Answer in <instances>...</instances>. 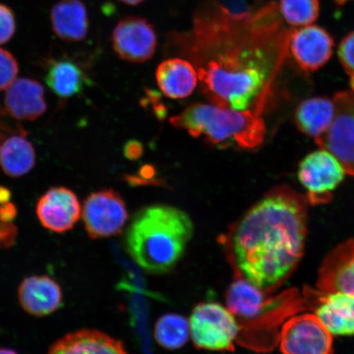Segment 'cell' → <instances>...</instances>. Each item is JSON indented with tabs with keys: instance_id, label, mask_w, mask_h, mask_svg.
Listing matches in <instances>:
<instances>
[{
	"instance_id": "cell-1",
	"label": "cell",
	"mask_w": 354,
	"mask_h": 354,
	"mask_svg": "<svg viewBox=\"0 0 354 354\" xmlns=\"http://www.w3.org/2000/svg\"><path fill=\"white\" fill-rule=\"evenodd\" d=\"M308 205L306 198L281 185L252 207L234 229L236 267L243 279L266 293L284 285L302 260Z\"/></svg>"
},
{
	"instance_id": "cell-2",
	"label": "cell",
	"mask_w": 354,
	"mask_h": 354,
	"mask_svg": "<svg viewBox=\"0 0 354 354\" xmlns=\"http://www.w3.org/2000/svg\"><path fill=\"white\" fill-rule=\"evenodd\" d=\"M193 234V221L187 212L169 205H152L132 219L125 246L140 268L160 275L178 263Z\"/></svg>"
},
{
	"instance_id": "cell-3",
	"label": "cell",
	"mask_w": 354,
	"mask_h": 354,
	"mask_svg": "<svg viewBox=\"0 0 354 354\" xmlns=\"http://www.w3.org/2000/svg\"><path fill=\"white\" fill-rule=\"evenodd\" d=\"M170 122L194 138L203 137L210 145L225 148L236 145L254 149L266 134L263 118L259 112L237 111L216 104L197 103L171 117Z\"/></svg>"
},
{
	"instance_id": "cell-4",
	"label": "cell",
	"mask_w": 354,
	"mask_h": 354,
	"mask_svg": "<svg viewBox=\"0 0 354 354\" xmlns=\"http://www.w3.org/2000/svg\"><path fill=\"white\" fill-rule=\"evenodd\" d=\"M234 317L227 308L220 304H198L189 321L194 344L206 351H233L241 330Z\"/></svg>"
},
{
	"instance_id": "cell-5",
	"label": "cell",
	"mask_w": 354,
	"mask_h": 354,
	"mask_svg": "<svg viewBox=\"0 0 354 354\" xmlns=\"http://www.w3.org/2000/svg\"><path fill=\"white\" fill-rule=\"evenodd\" d=\"M345 174L346 171L338 159L323 149L308 154L298 169V178L307 190L305 198L310 205L329 203Z\"/></svg>"
},
{
	"instance_id": "cell-6",
	"label": "cell",
	"mask_w": 354,
	"mask_h": 354,
	"mask_svg": "<svg viewBox=\"0 0 354 354\" xmlns=\"http://www.w3.org/2000/svg\"><path fill=\"white\" fill-rule=\"evenodd\" d=\"M333 100V121L315 141L338 159L347 174L354 176V92L336 93Z\"/></svg>"
},
{
	"instance_id": "cell-7",
	"label": "cell",
	"mask_w": 354,
	"mask_h": 354,
	"mask_svg": "<svg viewBox=\"0 0 354 354\" xmlns=\"http://www.w3.org/2000/svg\"><path fill=\"white\" fill-rule=\"evenodd\" d=\"M82 216L88 236L94 240L116 236L128 220L125 203L113 189L91 194L84 201Z\"/></svg>"
},
{
	"instance_id": "cell-8",
	"label": "cell",
	"mask_w": 354,
	"mask_h": 354,
	"mask_svg": "<svg viewBox=\"0 0 354 354\" xmlns=\"http://www.w3.org/2000/svg\"><path fill=\"white\" fill-rule=\"evenodd\" d=\"M332 336L315 314L304 313L284 323L279 342L283 354H334Z\"/></svg>"
},
{
	"instance_id": "cell-9",
	"label": "cell",
	"mask_w": 354,
	"mask_h": 354,
	"mask_svg": "<svg viewBox=\"0 0 354 354\" xmlns=\"http://www.w3.org/2000/svg\"><path fill=\"white\" fill-rule=\"evenodd\" d=\"M113 47L120 59L140 64L151 59L158 44L153 26L144 17L128 16L113 29Z\"/></svg>"
},
{
	"instance_id": "cell-10",
	"label": "cell",
	"mask_w": 354,
	"mask_h": 354,
	"mask_svg": "<svg viewBox=\"0 0 354 354\" xmlns=\"http://www.w3.org/2000/svg\"><path fill=\"white\" fill-rule=\"evenodd\" d=\"M333 38L320 26L309 25L290 30L288 50L304 72H316L324 66L333 54Z\"/></svg>"
},
{
	"instance_id": "cell-11",
	"label": "cell",
	"mask_w": 354,
	"mask_h": 354,
	"mask_svg": "<svg viewBox=\"0 0 354 354\" xmlns=\"http://www.w3.org/2000/svg\"><path fill=\"white\" fill-rule=\"evenodd\" d=\"M37 215L44 228L55 233L70 231L82 215V207L72 190L52 187L39 198Z\"/></svg>"
},
{
	"instance_id": "cell-12",
	"label": "cell",
	"mask_w": 354,
	"mask_h": 354,
	"mask_svg": "<svg viewBox=\"0 0 354 354\" xmlns=\"http://www.w3.org/2000/svg\"><path fill=\"white\" fill-rule=\"evenodd\" d=\"M321 293H342L354 296V238L339 243L321 265L317 280Z\"/></svg>"
},
{
	"instance_id": "cell-13",
	"label": "cell",
	"mask_w": 354,
	"mask_h": 354,
	"mask_svg": "<svg viewBox=\"0 0 354 354\" xmlns=\"http://www.w3.org/2000/svg\"><path fill=\"white\" fill-rule=\"evenodd\" d=\"M4 109L17 120H37L47 109L41 84L30 78L16 79L7 88Z\"/></svg>"
},
{
	"instance_id": "cell-14",
	"label": "cell",
	"mask_w": 354,
	"mask_h": 354,
	"mask_svg": "<svg viewBox=\"0 0 354 354\" xmlns=\"http://www.w3.org/2000/svg\"><path fill=\"white\" fill-rule=\"evenodd\" d=\"M19 303L30 315H50L61 307L63 293L61 287L50 277L32 276L26 277L19 289Z\"/></svg>"
},
{
	"instance_id": "cell-15",
	"label": "cell",
	"mask_w": 354,
	"mask_h": 354,
	"mask_svg": "<svg viewBox=\"0 0 354 354\" xmlns=\"http://www.w3.org/2000/svg\"><path fill=\"white\" fill-rule=\"evenodd\" d=\"M314 314L332 335H354V296L318 291Z\"/></svg>"
},
{
	"instance_id": "cell-16",
	"label": "cell",
	"mask_w": 354,
	"mask_h": 354,
	"mask_svg": "<svg viewBox=\"0 0 354 354\" xmlns=\"http://www.w3.org/2000/svg\"><path fill=\"white\" fill-rule=\"evenodd\" d=\"M48 354H128L119 340L96 330H81L57 342Z\"/></svg>"
},
{
	"instance_id": "cell-17",
	"label": "cell",
	"mask_w": 354,
	"mask_h": 354,
	"mask_svg": "<svg viewBox=\"0 0 354 354\" xmlns=\"http://www.w3.org/2000/svg\"><path fill=\"white\" fill-rule=\"evenodd\" d=\"M198 73L189 61L179 57L163 61L156 71L159 88L167 98H187L197 86Z\"/></svg>"
},
{
	"instance_id": "cell-18",
	"label": "cell",
	"mask_w": 354,
	"mask_h": 354,
	"mask_svg": "<svg viewBox=\"0 0 354 354\" xmlns=\"http://www.w3.org/2000/svg\"><path fill=\"white\" fill-rule=\"evenodd\" d=\"M53 30L66 41H81L86 37L88 17L85 3L81 0H60L52 8Z\"/></svg>"
},
{
	"instance_id": "cell-19",
	"label": "cell",
	"mask_w": 354,
	"mask_h": 354,
	"mask_svg": "<svg viewBox=\"0 0 354 354\" xmlns=\"http://www.w3.org/2000/svg\"><path fill=\"white\" fill-rule=\"evenodd\" d=\"M46 82L61 99H69L83 91L87 78L82 66L68 57L48 60Z\"/></svg>"
},
{
	"instance_id": "cell-20",
	"label": "cell",
	"mask_w": 354,
	"mask_h": 354,
	"mask_svg": "<svg viewBox=\"0 0 354 354\" xmlns=\"http://www.w3.org/2000/svg\"><path fill=\"white\" fill-rule=\"evenodd\" d=\"M334 115L333 100L313 97L301 102L296 109L295 125L303 134L316 140L328 129Z\"/></svg>"
},
{
	"instance_id": "cell-21",
	"label": "cell",
	"mask_w": 354,
	"mask_h": 354,
	"mask_svg": "<svg viewBox=\"0 0 354 354\" xmlns=\"http://www.w3.org/2000/svg\"><path fill=\"white\" fill-rule=\"evenodd\" d=\"M35 165V149L25 136H12L0 142V167L7 176H24Z\"/></svg>"
},
{
	"instance_id": "cell-22",
	"label": "cell",
	"mask_w": 354,
	"mask_h": 354,
	"mask_svg": "<svg viewBox=\"0 0 354 354\" xmlns=\"http://www.w3.org/2000/svg\"><path fill=\"white\" fill-rule=\"evenodd\" d=\"M227 308L234 316L253 319L262 313L270 301L261 290L243 277L230 286L227 293Z\"/></svg>"
},
{
	"instance_id": "cell-23",
	"label": "cell",
	"mask_w": 354,
	"mask_h": 354,
	"mask_svg": "<svg viewBox=\"0 0 354 354\" xmlns=\"http://www.w3.org/2000/svg\"><path fill=\"white\" fill-rule=\"evenodd\" d=\"M154 336L162 348L170 351L183 348L190 336L189 322L178 314H166L155 325Z\"/></svg>"
},
{
	"instance_id": "cell-24",
	"label": "cell",
	"mask_w": 354,
	"mask_h": 354,
	"mask_svg": "<svg viewBox=\"0 0 354 354\" xmlns=\"http://www.w3.org/2000/svg\"><path fill=\"white\" fill-rule=\"evenodd\" d=\"M280 10L288 24L302 28L317 21L320 3L319 0H281Z\"/></svg>"
},
{
	"instance_id": "cell-25",
	"label": "cell",
	"mask_w": 354,
	"mask_h": 354,
	"mask_svg": "<svg viewBox=\"0 0 354 354\" xmlns=\"http://www.w3.org/2000/svg\"><path fill=\"white\" fill-rule=\"evenodd\" d=\"M19 74V64L10 52L0 48V91L10 87Z\"/></svg>"
},
{
	"instance_id": "cell-26",
	"label": "cell",
	"mask_w": 354,
	"mask_h": 354,
	"mask_svg": "<svg viewBox=\"0 0 354 354\" xmlns=\"http://www.w3.org/2000/svg\"><path fill=\"white\" fill-rule=\"evenodd\" d=\"M338 55L340 63L349 76L354 74V32L343 38L339 44Z\"/></svg>"
},
{
	"instance_id": "cell-27",
	"label": "cell",
	"mask_w": 354,
	"mask_h": 354,
	"mask_svg": "<svg viewBox=\"0 0 354 354\" xmlns=\"http://www.w3.org/2000/svg\"><path fill=\"white\" fill-rule=\"evenodd\" d=\"M15 30V15L10 8L0 3V44L10 41Z\"/></svg>"
},
{
	"instance_id": "cell-28",
	"label": "cell",
	"mask_w": 354,
	"mask_h": 354,
	"mask_svg": "<svg viewBox=\"0 0 354 354\" xmlns=\"http://www.w3.org/2000/svg\"><path fill=\"white\" fill-rule=\"evenodd\" d=\"M17 216V209L13 203L8 202L0 205V221L11 223Z\"/></svg>"
},
{
	"instance_id": "cell-29",
	"label": "cell",
	"mask_w": 354,
	"mask_h": 354,
	"mask_svg": "<svg viewBox=\"0 0 354 354\" xmlns=\"http://www.w3.org/2000/svg\"><path fill=\"white\" fill-rule=\"evenodd\" d=\"M11 196L10 189L0 185V205L10 202Z\"/></svg>"
},
{
	"instance_id": "cell-30",
	"label": "cell",
	"mask_w": 354,
	"mask_h": 354,
	"mask_svg": "<svg viewBox=\"0 0 354 354\" xmlns=\"http://www.w3.org/2000/svg\"><path fill=\"white\" fill-rule=\"evenodd\" d=\"M119 1L127 4V6H138V4H140L141 3L145 2V0H119Z\"/></svg>"
},
{
	"instance_id": "cell-31",
	"label": "cell",
	"mask_w": 354,
	"mask_h": 354,
	"mask_svg": "<svg viewBox=\"0 0 354 354\" xmlns=\"http://www.w3.org/2000/svg\"><path fill=\"white\" fill-rule=\"evenodd\" d=\"M0 354H17L15 351L8 348H0Z\"/></svg>"
},
{
	"instance_id": "cell-32",
	"label": "cell",
	"mask_w": 354,
	"mask_h": 354,
	"mask_svg": "<svg viewBox=\"0 0 354 354\" xmlns=\"http://www.w3.org/2000/svg\"><path fill=\"white\" fill-rule=\"evenodd\" d=\"M353 1V0H335L336 4H338L339 6H344V4H346L348 2Z\"/></svg>"
},
{
	"instance_id": "cell-33",
	"label": "cell",
	"mask_w": 354,
	"mask_h": 354,
	"mask_svg": "<svg viewBox=\"0 0 354 354\" xmlns=\"http://www.w3.org/2000/svg\"><path fill=\"white\" fill-rule=\"evenodd\" d=\"M351 91L354 92V74L351 75Z\"/></svg>"
},
{
	"instance_id": "cell-34",
	"label": "cell",
	"mask_w": 354,
	"mask_h": 354,
	"mask_svg": "<svg viewBox=\"0 0 354 354\" xmlns=\"http://www.w3.org/2000/svg\"><path fill=\"white\" fill-rule=\"evenodd\" d=\"M3 133L1 131H0V142H1V141L3 140Z\"/></svg>"
}]
</instances>
